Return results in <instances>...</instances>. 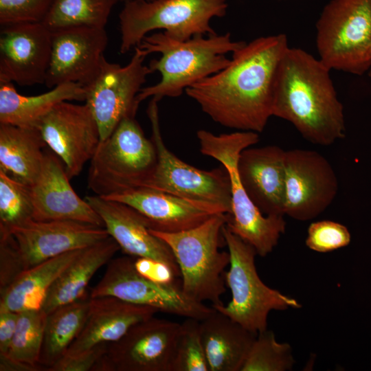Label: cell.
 Here are the masks:
<instances>
[{
    "label": "cell",
    "mask_w": 371,
    "mask_h": 371,
    "mask_svg": "<svg viewBox=\"0 0 371 371\" xmlns=\"http://www.w3.org/2000/svg\"><path fill=\"white\" fill-rule=\"evenodd\" d=\"M288 47L284 34L258 37L233 52L223 69L185 91L216 123L260 133L273 116L276 71Z\"/></svg>",
    "instance_id": "obj_1"
},
{
    "label": "cell",
    "mask_w": 371,
    "mask_h": 371,
    "mask_svg": "<svg viewBox=\"0 0 371 371\" xmlns=\"http://www.w3.org/2000/svg\"><path fill=\"white\" fill-rule=\"evenodd\" d=\"M319 58L287 47L276 71L272 115L290 122L309 142L329 146L345 135L344 108Z\"/></svg>",
    "instance_id": "obj_2"
},
{
    "label": "cell",
    "mask_w": 371,
    "mask_h": 371,
    "mask_svg": "<svg viewBox=\"0 0 371 371\" xmlns=\"http://www.w3.org/2000/svg\"><path fill=\"white\" fill-rule=\"evenodd\" d=\"M246 42L232 40L229 32L218 35L195 36L177 40L165 32L146 36L136 47L146 56L159 53V59L149 63L152 72L158 71L160 80L142 88L136 102L148 98L178 97L187 88L226 67L230 63L226 54L233 53Z\"/></svg>",
    "instance_id": "obj_3"
},
{
    "label": "cell",
    "mask_w": 371,
    "mask_h": 371,
    "mask_svg": "<svg viewBox=\"0 0 371 371\" xmlns=\"http://www.w3.org/2000/svg\"><path fill=\"white\" fill-rule=\"evenodd\" d=\"M201 153L222 164L231 183L232 213L227 227L245 242L251 245L257 255L265 257L278 245L286 229L283 215H265L249 197L238 172L240 153L259 141L258 133L238 131L214 135L205 131L196 133Z\"/></svg>",
    "instance_id": "obj_4"
},
{
    "label": "cell",
    "mask_w": 371,
    "mask_h": 371,
    "mask_svg": "<svg viewBox=\"0 0 371 371\" xmlns=\"http://www.w3.org/2000/svg\"><path fill=\"white\" fill-rule=\"evenodd\" d=\"M229 214H216L201 224L178 232L150 229L170 249L179 267L181 287L198 302L208 301L212 306L223 304L226 291L225 269L229 265V252L221 251L226 245L222 233Z\"/></svg>",
    "instance_id": "obj_5"
},
{
    "label": "cell",
    "mask_w": 371,
    "mask_h": 371,
    "mask_svg": "<svg viewBox=\"0 0 371 371\" xmlns=\"http://www.w3.org/2000/svg\"><path fill=\"white\" fill-rule=\"evenodd\" d=\"M227 8L226 0H125L119 14L120 52L135 49L156 30L180 41L214 34L210 21Z\"/></svg>",
    "instance_id": "obj_6"
},
{
    "label": "cell",
    "mask_w": 371,
    "mask_h": 371,
    "mask_svg": "<svg viewBox=\"0 0 371 371\" xmlns=\"http://www.w3.org/2000/svg\"><path fill=\"white\" fill-rule=\"evenodd\" d=\"M135 116L124 117L112 133L101 140L90 161L88 187L107 196L143 187L157 162L153 142L146 138Z\"/></svg>",
    "instance_id": "obj_7"
},
{
    "label": "cell",
    "mask_w": 371,
    "mask_h": 371,
    "mask_svg": "<svg viewBox=\"0 0 371 371\" xmlns=\"http://www.w3.org/2000/svg\"><path fill=\"white\" fill-rule=\"evenodd\" d=\"M229 254V270L225 282L232 293L231 300L212 306L247 330L258 333L267 329L271 311L300 308L294 298L266 285L258 276L255 265L256 249L230 231L226 223L222 229Z\"/></svg>",
    "instance_id": "obj_8"
},
{
    "label": "cell",
    "mask_w": 371,
    "mask_h": 371,
    "mask_svg": "<svg viewBox=\"0 0 371 371\" xmlns=\"http://www.w3.org/2000/svg\"><path fill=\"white\" fill-rule=\"evenodd\" d=\"M371 46V0H331L316 23L319 59L330 70L368 73Z\"/></svg>",
    "instance_id": "obj_9"
},
{
    "label": "cell",
    "mask_w": 371,
    "mask_h": 371,
    "mask_svg": "<svg viewBox=\"0 0 371 371\" xmlns=\"http://www.w3.org/2000/svg\"><path fill=\"white\" fill-rule=\"evenodd\" d=\"M159 100L152 98L147 110L152 129L151 139L157 151V162L143 187L216 205L231 214V183L227 170L225 168L211 170L199 169L180 159L167 148L159 127Z\"/></svg>",
    "instance_id": "obj_10"
},
{
    "label": "cell",
    "mask_w": 371,
    "mask_h": 371,
    "mask_svg": "<svg viewBox=\"0 0 371 371\" xmlns=\"http://www.w3.org/2000/svg\"><path fill=\"white\" fill-rule=\"evenodd\" d=\"M130 256L112 258L103 277L91 289L90 297H115L137 305L154 308L167 314L202 320L214 308L188 297L181 286L161 284L140 275Z\"/></svg>",
    "instance_id": "obj_11"
},
{
    "label": "cell",
    "mask_w": 371,
    "mask_h": 371,
    "mask_svg": "<svg viewBox=\"0 0 371 371\" xmlns=\"http://www.w3.org/2000/svg\"><path fill=\"white\" fill-rule=\"evenodd\" d=\"M134 50L124 67L104 56L97 74L85 86V102L98 124L101 140L107 138L124 117L135 116L137 96L148 75L153 73L144 63L146 56L137 47Z\"/></svg>",
    "instance_id": "obj_12"
},
{
    "label": "cell",
    "mask_w": 371,
    "mask_h": 371,
    "mask_svg": "<svg viewBox=\"0 0 371 371\" xmlns=\"http://www.w3.org/2000/svg\"><path fill=\"white\" fill-rule=\"evenodd\" d=\"M181 324L154 316L107 344L94 371H171Z\"/></svg>",
    "instance_id": "obj_13"
},
{
    "label": "cell",
    "mask_w": 371,
    "mask_h": 371,
    "mask_svg": "<svg viewBox=\"0 0 371 371\" xmlns=\"http://www.w3.org/2000/svg\"><path fill=\"white\" fill-rule=\"evenodd\" d=\"M284 215L297 221L313 219L335 199L338 179L328 159L306 149L285 151Z\"/></svg>",
    "instance_id": "obj_14"
},
{
    "label": "cell",
    "mask_w": 371,
    "mask_h": 371,
    "mask_svg": "<svg viewBox=\"0 0 371 371\" xmlns=\"http://www.w3.org/2000/svg\"><path fill=\"white\" fill-rule=\"evenodd\" d=\"M37 128L46 145L63 163L70 179L80 175L101 141L98 124L86 104L61 102Z\"/></svg>",
    "instance_id": "obj_15"
},
{
    "label": "cell",
    "mask_w": 371,
    "mask_h": 371,
    "mask_svg": "<svg viewBox=\"0 0 371 371\" xmlns=\"http://www.w3.org/2000/svg\"><path fill=\"white\" fill-rule=\"evenodd\" d=\"M109 236L104 227L72 221L31 220L0 235V238L5 239L14 247L24 271Z\"/></svg>",
    "instance_id": "obj_16"
},
{
    "label": "cell",
    "mask_w": 371,
    "mask_h": 371,
    "mask_svg": "<svg viewBox=\"0 0 371 371\" xmlns=\"http://www.w3.org/2000/svg\"><path fill=\"white\" fill-rule=\"evenodd\" d=\"M52 31L48 88L76 82L83 86L97 74L108 44L105 28L73 26Z\"/></svg>",
    "instance_id": "obj_17"
},
{
    "label": "cell",
    "mask_w": 371,
    "mask_h": 371,
    "mask_svg": "<svg viewBox=\"0 0 371 371\" xmlns=\"http://www.w3.org/2000/svg\"><path fill=\"white\" fill-rule=\"evenodd\" d=\"M52 49V31L43 23L1 26L0 82L20 86L45 83Z\"/></svg>",
    "instance_id": "obj_18"
},
{
    "label": "cell",
    "mask_w": 371,
    "mask_h": 371,
    "mask_svg": "<svg viewBox=\"0 0 371 371\" xmlns=\"http://www.w3.org/2000/svg\"><path fill=\"white\" fill-rule=\"evenodd\" d=\"M69 181L60 159L54 153L45 152L40 172L30 186L33 219L72 221L104 227L100 216L76 194Z\"/></svg>",
    "instance_id": "obj_19"
},
{
    "label": "cell",
    "mask_w": 371,
    "mask_h": 371,
    "mask_svg": "<svg viewBox=\"0 0 371 371\" xmlns=\"http://www.w3.org/2000/svg\"><path fill=\"white\" fill-rule=\"evenodd\" d=\"M102 197L129 205L148 220L150 229L168 233L192 228L216 214H227L216 205L144 187Z\"/></svg>",
    "instance_id": "obj_20"
},
{
    "label": "cell",
    "mask_w": 371,
    "mask_h": 371,
    "mask_svg": "<svg viewBox=\"0 0 371 371\" xmlns=\"http://www.w3.org/2000/svg\"><path fill=\"white\" fill-rule=\"evenodd\" d=\"M85 199L100 216L109 235L123 252L134 258H149L166 262L177 276H180L170 249L151 233L144 216L126 204L98 195Z\"/></svg>",
    "instance_id": "obj_21"
},
{
    "label": "cell",
    "mask_w": 371,
    "mask_h": 371,
    "mask_svg": "<svg viewBox=\"0 0 371 371\" xmlns=\"http://www.w3.org/2000/svg\"><path fill=\"white\" fill-rule=\"evenodd\" d=\"M285 150L277 146L249 147L238 160L243 188L265 215H284Z\"/></svg>",
    "instance_id": "obj_22"
},
{
    "label": "cell",
    "mask_w": 371,
    "mask_h": 371,
    "mask_svg": "<svg viewBox=\"0 0 371 371\" xmlns=\"http://www.w3.org/2000/svg\"><path fill=\"white\" fill-rule=\"evenodd\" d=\"M159 311L131 304L115 297H89L85 325L65 355H73L121 339L136 324L153 317Z\"/></svg>",
    "instance_id": "obj_23"
},
{
    "label": "cell",
    "mask_w": 371,
    "mask_h": 371,
    "mask_svg": "<svg viewBox=\"0 0 371 371\" xmlns=\"http://www.w3.org/2000/svg\"><path fill=\"white\" fill-rule=\"evenodd\" d=\"M210 371H240L257 333L214 309L200 321Z\"/></svg>",
    "instance_id": "obj_24"
},
{
    "label": "cell",
    "mask_w": 371,
    "mask_h": 371,
    "mask_svg": "<svg viewBox=\"0 0 371 371\" xmlns=\"http://www.w3.org/2000/svg\"><path fill=\"white\" fill-rule=\"evenodd\" d=\"M86 89L80 83L68 82L36 95L18 93L12 82H0V124L37 127L41 120L63 101H85Z\"/></svg>",
    "instance_id": "obj_25"
},
{
    "label": "cell",
    "mask_w": 371,
    "mask_h": 371,
    "mask_svg": "<svg viewBox=\"0 0 371 371\" xmlns=\"http://www.w3.org/2000/svg\"><path fill=\"white\" fill-rule=\"evenodd\" d=\"M120 249L110 236L82 249L52 286L43 310L49 313L58 307L85 298L87 287L96 271Z\"/></svg>",
    "instance_id": "obj_26"
},
{
    "label": "cell",
    "mask_w": 371,
    "mask_h": 371,
    "mask_svg": "<svg viewBox=\"0 0 371 371\" xmlns=\"http://www.w3.org/2000/svg\"><path fill=\"white\" fill-rule=\"evenodd\" d=\"M83 249L67 251L23 271L0 293V306L16 313L43 310L52 286Z\"/></svg>",
    "instance_id": "obj_27"
},
{
    "label": "cell",
    "mask_w": 371,
    "mask_h": 371,
    "mask_svg": "<svg viewBox=\"0 0 371 371\" xmlns=\"http://www.w3.org/2000/svg\"><path fill=\"white\" fill-rule=\"evenodd\" d=\"M46 146L37 127L0 124V170L30 186L41 169Z\"/></svg>",
    "instance_id": "obj_28"
},
{
    "label": "cell",
    "mask_w": 371,
    "mask_h": 371,
    "mask_svg": "<svg viewBox=\"0 0 371 371\" xmlns=\"http://www.w3.org/2000/svg\"><path fill=\"white\" fill-rule=\"evenodd\" d=\"M89 309V297H85L47 314L39 365L47 369L65 355L82 329Z\"/></svg>",
    "instance_id": "obj_29"
},
{
    "label": "cell",
    "mask_w": 371,
    "mask_h": 371,
    "mask_svg": "<svg viewBox=\"0 0 371 371\" xmlns=\"http://www.w3.org/2000/svg\"><path fill=\"white\" fill-rule=\"evenodd\" d=\"M118 0H53L43 23L50 30L87 26L104 28Z\"/></svg>",
    "instance_id": "obj_30"
},
{
    "label": "cell",
    "mask_w": 371,
    "mask_h": 371,
    "mask_svg": "<svg viewBox=\"0 0 371 371\" xmlns=\"http://www.w3.org/2000/svg\"><path fill=\"white\" fill-rule=\"evenodd\" d=\"M47 317L43 310L19 313L15 333L8 352L4 355L15 361L41 366L39 360Z\"/></svg>",
    "instance_id": "obj_31"
},
{
    "label": "cell",
    "mask_w": 371,
    "mask_h": 371,
    "mask_svg": "<svg viewBox=\"0 0 371 371\" xmlns=\"http://www.w3.org/2000/svg\"><path fill=\"white\" fill-rule=\"evenodd\" d=\"M30 186L0 170V235L33 219Z\"/></svg>",
    "instance_id": "obj_32"
},
{
    "label": "cell",
    "mask_w": 371,
    "mask_h": 371,
    "mask_svg": "<svg viewBox=\"0 0 371 371\" xmlns=\"http://www.w3.org/2000/svg\"><path fill=\"white\" fill-rule=\"evenodd\" d=\"M294 363L291 346L266 329L257 333L240 371H287Z\"/></svg>",
    "instance_id": "obj_33"
},
{
    "label": "cell",
    "mask_w": 371,
    "mask_h": 371,
    "mask_svg": "<svg viewBox=\"0 0 371 371\" xmlns=\"http://www.w3.org/2000/svg\"><path fill=\"white\" fill-rule=\"evenodd\" d=\"M186 319L181 324L171 371H210L200 334V320Z\"/></svg>",
    "instance_id": "obj_34"
},
{
    "label": "cell",
    "mask_w": 371,
    "mask_h": 371,
    "mask_svg": "<svg viewBox=\"0 0 371 371\" xmlns=\"http://www.w3.org/2000/svg\"><path fill=\"white\" fill-rule=\"evenodd\" d=\"M350 234L345 225L335 221L323 220L311 223L306 245L314 251L326 253L346 247L350 243Z\"/></svg>",
    "instance_id": "obj_35"
},
{
    "label": "cell",
    "mask_w": 371,
    "mask_h": 371,
    "mask_svg": "<svg viewBox=\"0 0 371 371\" xmlns=\"http://www.w3.org/2000/svg\"><path fill=\"white\" fill-rule=\"evenodd\" d=\"M53 0H0L1 26L43 23Z\"/></svg>",
    "instance_id": "obj_36"
},
{
    "label": "cell",
    "mask_w": 371,
    "mask_h": 371,
    "mask_svg": "<svg viewBox=\"0 0 371 371\" xmlns=\"http://www.w3.org/2000/svg\"><path fill=\"white\" fill-rule=\"evenodd\" d=\"M107 344L98 345L85 352L73 355H65L48 368L47 370L94 371L97 363L106 352Z\"/></svg>",
    "instance_id": "obj_37"
},
{
    "label": "cell",
    "mask_w": 371,
    "mask_h": 371,
    "mask_svg": "<svg viewBox=\"0 0 371 371\" xmlns=\"http://www.w3.org/2000/svg\"><path fill=\"white\" fill-rule=\"evenodd\" d=\"M23 271L14 247L0 238V293L4 291Z\"/></svg>",
    "instance_id": "obj_38"
},
{
    "label": "cell",
    "mask_w": 371,
    "mask_h": 371,
    "mask_svg": "<svg viewBox=\"0 0 371 371\" xmlns=\"http://www.w3.org/2000/svg\"><path fill=\"white\" fill-rule=\"evenodd\" d=\"M133 265L136 271L145 278L158 284L175 283L177 277L173 269L167 263L149 258H135Z\"/></svg>",
    "instance_id": "obj_39"
},
{
    "label": "cell",
    "mask_w": 371,
    "mask_h": 371,
    "mask_svg": "<svg viewBox=\"0 0 371 371\" xmlns=\"http://www.w3.org/2000/svg\"><path fill=\"white\" fill-rule=\"evenodd\" d=\"M19 313L0 306V354L6 355L16 331Z\"/></svg>",
    "instance_id": "obj_40"
},
{
    "label": "cell",
    "mask_w": 371,
    "mask_h": 371,
    "mask_svg": "<svg viewBox=\"0 0 371 371\" xmlns=\"http://www.w3.org/2000/svg\"><path fill=\"white\" fill-rule=\"evenodd\" d=\"M41 366L15 361L0 354V371H37L41 370Z\"/></svg>",
    "instance_id": "obj_41"
},
{
    "label": "cell",
    "mask_w": 371,
    "mask_h": 371,
    "mask_svg": "<svg viewBox=\"0 0 371 371\" xmlns=\"http://www.w3.org/2000/svg\"><path fill=\"white\" fill-rule=\"evenodd\" d=\"M369 59H370V67L369 70L368 71V74L371 76V46L369 51Z\"/></svg>",
    "instance_id": "obj_42"
}]
</instances>
